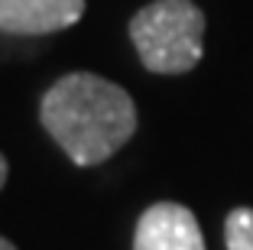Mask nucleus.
<instances>
[{"instance_id":"1","label":"nucleus","mask_w":253,"mask_h":250,"mask_svg":"<svg viewBox=\"0 0 253 250\" xmlns=\"http://www.w3.org/2000/svg\"><path fill=\"white\" fill-rule=\"evenodd\" d=\"M42 127L78 166L111 159L136 130V107L120 85L91 72L62 75L39 104Z\"/></svg>"},{"instance_id":"2","label":"nucleus","mask_w":253,"mask_h":250,"mask_svg":"<svg viewBox=\"0 0 253 250\" xmlns=\"http://www.w3.org/2000/svg\"><path fill=\"white\" fill-rule=\"evenodd\" d=\"M130 39L149 72H192L205 52V13L192 0H156L130 20Z\"/></svg>"},{"instance_id":"3","label":"nucleus","mask_w":253,"mask_h":250,"mask_svg":"<svg viewBox=\"0 0 253 250\" xmlns=\"http://www.w3.org/2000/svg\"><path fill=\"white\" fill-rule=\"evenodd\" d=\"M133 250H205V237L185 205L159 201L149 205L136 221Z\"/></svg>"},{"instance_id":"4","label":"nucleus","mask_w":253,"mask_h":250,"mask_svg":"<svg viewBox=\"0 0 253 250\" xmlns=\"http://www.w3.org/2000/svg\"><path fill=\"white\" fill-rule=\"evenodd\" d=\"M84 0H0V33L45 36L82 20Z\"/></svg>"},{"instance_id":"5","label":"nucleus","mask_w":253,"mask_h":250,"mask_svg":"<svg viewBox=\"0 0 253 250\" xmlns=\"http://www.w3.org/2000/svg\"><path fill=\"white\" fill-rule=\"evenodd\" d=\"M227 250H253V208H234L224 221Z\"/></svg>"},{"instance_id":"6","label":"nucleus","mask_w":253,"mask_h":250,"mask_svg":"<svg viewBox=\"0 0 253 250\" xmlns=\"http://www.w3.org/2000/svg\"><path fill=\"white\" fill-rule=\"evenodd\" d=\"M3 182H7V159L0 156V189H3Z\"/></svg>"},{"instance_id":"7","label":"nucleus","mask_w":253,"mask_h":250,"mask_svg":"<svg viewBox=\"0 0 253 250\" xmlns=\"http://www.w3.org/2000/svg\"><path fill=\"white\" fill-rule=\"evenodd\" d=\"M0 250H16V247H13V244L7 241V237H0Z\"/></svg>"}]
</instances>
